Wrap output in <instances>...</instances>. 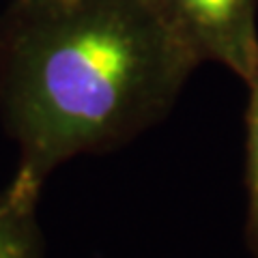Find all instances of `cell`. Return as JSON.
<instances>
[{
	"mask_svg": "<svg viewBox=\"0 0 258 258\" xmlns=\"http://www.w3.org/2000/svg\"><path fill=\"white\" fill-rule=\"evenodd\" d=\"M198 56L247 82L258 69V0H157Z\"/></svg>",
	"mask_w": 258,
	"mask_h": 258,
	"instance_id": "cell-2",
	"label": "cell"
},
{
	"mask_svg": "<svg viewBox=\"0 0 258 258\" xmlns=\"http://www.w3.org/2000/svg\"><path fill=\"white\" fill-rule=\"evenodd\" d=\"M245 176H247V237L258 256V69L245 82Z\"/></svg>",
	"mask_w": 258,
	"mask_h": 258,
	"instance_id": "cell-4",
	"label": "cell"
},
{
	"mask_svg": "<svg viewBox=\"0 0 258 258\" xmlns=\"http://www.w3.org/2000/svg\"><path fill=\"white\" fill-rule=\"evenodd\" d=\"M41 187L13 179L0 189V258H43L45 239L39 222Z\"/></svg>",
	"mask_w": 258,
	"mask_h": 258,
	"instance_id": "cell-3",
	"label": "cell"
},
{
	"mask_svg": "<svg viewBox=\"0 0 258 258\" xmlns=\"http://www.w3.org/2000/svg\"><path fill=\"white\" fill-rule=\"evenodd\" d=\"M198 56L157 0H11L0 15V120L15 174L41 187L80 155L172 112Z\"/></svg>",
	"mask_w": 258,
	"mask_h": 258,
	"instance_id": "cell-1",
	"label": "cell"
}]
</instances>
